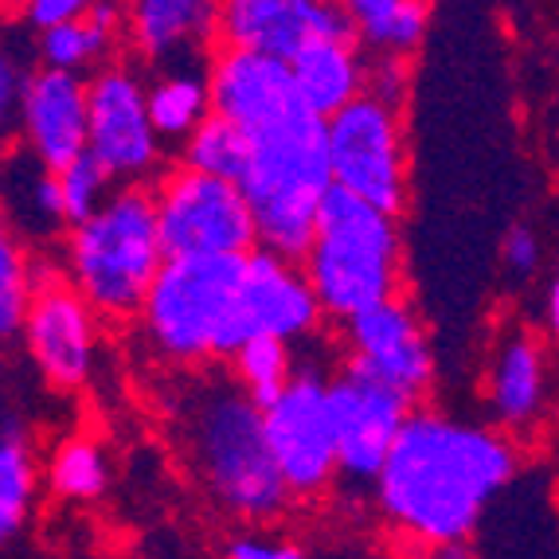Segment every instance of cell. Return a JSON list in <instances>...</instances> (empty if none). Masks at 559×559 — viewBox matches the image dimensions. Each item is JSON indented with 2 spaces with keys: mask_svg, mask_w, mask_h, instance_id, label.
I'll return each instance as SVG.
<instances>
[{
  "mask_svg": "<svg viewBox=\"0 0 559 559\" xmlns=\"http://www.w3.org/2000/svg\"><path fill=\"white\" fill-rule=\"evenodd\" d=\"M548 400V356L532 333L516 329L497 341L485 372V403L501 430H528Z\"/></svg>",
  "mask_w": 559,
  "mask_h": 559,
  "instance_id": "d6986e66",
  "label": "cell"
},
{
  "mask_svg": "<svg viewBox=\"0 0 559 559\" xmlns=\"http://www.w3.org/2000/svg\"><path fill=\"white\" fill-rule=\"evenodd\" d=\"M329 157H333V185L392 215L407 207L411 165L403 110L372 94H360L356 103L329 118Z\"/></svg>",
  "mask_w": 559,
  "mask_h": 559,
  "instance_id": "ba28073f",
  "label": "cell"
},
{
  "mask_svg": "<svg viewBox=\"0 0 559 559\" xmlns=\"http://www.w3.org/2000/svg\"><path fill=\"white\" fill-rule=\"evenodd\" d=\"M321 321H329L325 306H321L318 289H313L298 259L274 254L266 247L247 254V274H242L239 309H235L231 329L235 353L251 336H282L289 345H298V341H309L318 333Z\"/></svg>",
  "mask_w": 559,
  "mask_h": 559,
  "instance_id": "4fadbf2b",
  "label": "cell"
},
{
  "mask_svg": "<svg viewBox=\"0 0 559 559\" xmlns=\"http://www.w3.org/2000/svg\"><path fill=\"white\" fill-rule=\"evenodd\" d=\"M121 36H126V0H98L86 16L39 32L36 51L44 67L94 75L103 63H110Z\"/></svg>",
  "mask_w": 559,
  "mask_h": 559,
  "instance_id": "44dd1931",
  "label": "cell"
},
{
  "mask_svg": "<svg viewBox=\"0 0 559 559\" xmlns=\"http://www.w3.org/2000/svg\"><path fill=\"white\" fill-rule=\"evenodd\" d=\"M407 86H411V71H407V56H376V63H368V91L380 103L403 110L407 103Z\"/></svg>",
  "mask_w": 559,
  "mask_h": 559,
  "instance_id": "4dcf8cb0",
  "label": "cell"
},
{
  "mask_svg": "<svg viewBox=\"0 0 559 559\" xmlns=\"http://www.w3.org/2000/svg\"><path fill=\"white\" fill-rule=\"evenodd\" d=\"M247 138L251 165L242 177V192L259 219L262 247L301 262L318 235L321 200L333 188L329 118L301 103Z\"/></svg>",
  "mask_w": 559,
  "mask_h": 559,
  "instance_id": "3957f363",
  "label": "cell"
},
{
  "mask_svg": "<svg viewBox=\"0 0 559 559\" xmlns=\"http://www.w3.org/2000/svg\"><path fill=\"white\" fill-rule=\"evenodd\" d=\"M329 321H341L400 298L403 242L400 215L383 212L333 185L321 200L318 235L301 259Z\"/></svg>",
  "mask_w": 559,
  "mask_h": 559,
  "instance_id": "5b68a950",
  "label": "cell"
},
{
  "mask_svg": "<svg viewBox=\"0 0 559 559\" xmlns=\"http://www.w3.org/2000/svg\"><path fill=\"white\" fill-rule=\"evenodd\" d=\"M219 0H126V39L145 63L188 67L215 39Z\"/></svg>",
  "mask_w": 559,
  "mask_h": 559,
  "instance_id": "ac0fdd59",
  "label": "cell"
},
{
  "mask_svg": "<svg viewBox=\"0 0 559 559\" xmlns=\"http://www.w3.org/2000/svg\"><path fill=\"white\" fill-rule=\"evenodd\" d=\"M165 400L173 447L207 501L239 524H274L289 509L286 477L266 435V411L227 372L180 368Z\"/></svg>",
  "mask_w": 559,
  "mask_h": 559,
  "instance_id": "7a4b0ae2",
  "label": "cell"
},
{
  "mask_svg": "<svg viewBox=\"0 0 559 559\" xmlns=\"http://www.w3.org/2000/svg\"><path fill=\"white\" fill-rule=\"evenodd\" d=\"M544 318H548L551 341L559 345V271H556V278H551V286H548V301H544Z\"/></svg>",
  "mask_w": 559,
  "mask_h": 559,
  "instance_id": "836d02e7",
  "label": "cell"
},
{
  "mask_svg": "<svg viewBox=\"0 0 559 559\" xmlns=\"http://www.w3.org/2000/svg\"><path fill=\"white\" fill-rule=\"evenodd\" d=\"M180 160L200 168V173H212V177L242 185L247 165H251V138H247V130H239L235 121L212 114V118L180 145Z\"/></svg>",
  "mask_w": 559,
  "mask_h": 559,
  "instance_id": "484cf974",
  "label": "cell"
},
{
  "mask_svg": "<svg viewBox=\"0 0 559 559\" xmlns=\"http://www.w3.org/2000/svg\"><path fill=\"white\" fill-rule=\"evenodd\" d=\"M345 348L348 360L364 364L380 380L395 383L419 403L435 383V348L423 329V318L415 306L403 298H388L380 306L364 309L345 325Z\"/></svg>",
  "mask_w": 559,
  "mask_h": 559,
  "instance_id": "2e32d148",
  "label": "cell"
},
{
  "mask_svg": "<svg viewBox=\"0 0 559 559\" xmlns=\"http://www.w3.org/2000/svg\"><path fill=\"white\" fill-rule=\"evenodd\" d=\"M47 489L63 501H98L110 485V457L91 435H67L47 457Z\"/></svg>",
  "mask_w": 559,
  "mask_h": 559,
  "instance_id": "d4e9b609",
  "label": "cell"
},
{
  "mask_svg": "<svg viewBox=\"0 0 559 559\" xmlns=\"http://www.w3.org/2000/svg\"><path fill=\"white\" fill-rule=\"evenodd\" d=\"M114 185H118V180L106 173V165L94 157L91 150H86L79 160H71V165L59 173L67 227H75V224H83V219H91V215L106 204V197L114 192Z\"/></svg>",
  "mask_w": 559,
  "mask_h": 559,
  "instance_id": "f1b7e54d",
  "label": "cell"
},
{
  "mask_svg": "<svg viewBox=\"0 0 559 559\" xmlns=\"http://www.w3.org/2000/svg\"><path fill=\"white\" fill-rule=\"evenodd\" d=\"M20 141L32 160L63 173L71 160L91 150V86L86 75L59 67H32L16 118Z\"/></svg>",
  "mask_w": 559,
  "mask_h": 559,
  "instance_id": "9a60e30c",
  "label": "cell"
},
{
  "mask_svg": "<svg viewBox=\"0 0 559 559\" xmlns=\"http://www.w3.org/2000/svg\"><path fill=\"white\" fill-rule=\"evenodd\" d=\"M353 36L341 0H219L215 4V39L219 47H242L274 59H294L309 39Z\"/></svg>",
  "mask_w": 559,
  "mask_h": 559,
  "instance_id": "5bb4252c",
  "label": "cell"
},
{
  "mask_svg": "<svg viewBox=\"0 0 559 559\" xmlns=\"http://www.w3.org/2000/svg\"><path fill=\"white\" fill-rule=\"evenodd\" d=\"M501 262L513 278H532L536 266H540V239H536V231L524 224L509 227L501 239Z\"/></svg>",
  "mask_w": 559,
  "mask_h": 559,
  "instance_id": "1f68e13d",
  "label": "cell"
},
{
  "mask_svg": "<svg viewBox=\"0 0 559 559\" xmlns=\"http://www.w3.org/2000/svg\"><path fill=\"white\" fill-rule=\"evenodd\" d=\"M98 309L79 294L67 271L36 259V298L24 318V348L47 388L83 392L98 368Z\"/></svg>",
  "mask_w": 559,
  "mask_h": 559,
  "instance_id": "30bf717a",
  "label": "cell"
},
{
  "mask_svg": "<svg viewBox=\"0 0 559 559\" xmlns=\"http://www.w3.org/2000/svg\"><path fill=\"white\" fill-rule=\"evenodd\" d=\"M224 559H306V551L298 544L282 540L278 532H266L262 524H247L227 540Z\"/></svg>",
  "mask_w": 559,
  "mask_h": 559,
  "instance_id": "f546056e",
  "label": "cell"
},
{
  "mask_svg": "<svg viewBox=\"0 0 559 559\" xmlns=\"http://www.w3.org/2000/svg\"><path fill=\"white\" fill-rule=\"evenodd\" d=\"M150 114L153 126L165 141L185 145L192 133L212 118V86H207V71H192V67H168L150 83Z\"/></svg>",
  "mask_w": 559,
  "mask_h": 559,
  "instance_id": "7402d4cb",
  "label": "cell"
},
{
  "mask_svg": "<svg viewBox=\"0 0 559 559\" xmlns=\"http://www.w3.org/2000/svg\"><path fill=\"white\" fill-rule=\"evenodd\" d=\"M227 368H231V376L242 383V392H251L262 407L278 400V395L286 392V383L298 376L294 348H289V341H282V336H251V341L227 360Z\"/></svg>",
  "mask_w": 559,
  "mask_h": 559,
  "instance_id": "4316f807",
  "label": "cell"
},
{
  "mask_svg": "<svg viewBox=\"0 0 559 559\" xmlns=\"http://www.w3.org/2000/svg\"><path fill=\"white\" fill-rule=\"evenodd\" d=\"M427 559H474V551H469L466 540H454V544H435V548H427Z\"/></svg>",
  "mask_w": 559,
  "mask_h": 559,
  "instance_id": "e575fe53",
  "label": "cell"
},
{
  "mask_svg": "<svg viewBox=\"0 0 559 559\" xmlns=\"http://www.w3.org/2000/svg\"><path fill=\"white\" fill-rule=\"evenodd\" d=\"M32 298H36V259L12 239V231H4L0 239V333L9 341L24 333Z\"/></svg>",
  "mask_w": 559,
  "mask_h": 559,
  "instance_id": "83f0119b",
  "label": "cell"
},
{
  "mask_svg": "<svg viewBox=\"0 0 559 559\" xmlns=\"http://www.w3.org/2000/svg\"><path fill=\"white\" fill-rule=\"evenodd\" d=\"M289 71H294V83L309 110H318L321 118L341 114L368 91V59H364V44L353 36L309 39L298 56L289 59Z\"/></svg>",
  "mask_w": 559,
  "mask_h": 559,
  "instance_id": "ffe728a7",
  "label": "cell"
},
{
  "mask_svg": "<svg viewBox=\"0 0 559 559\" xmlns=\"http://www.w3.org/2000/svg\"><path fill=\"white\" fill-rule=\"evenodd\" d=\"M207 86H212V114L235 121L247 133L271 126L306 103L286 59L242 51V47H212Z\"/></svg>",
  "mask_w": 559,
  "mask_h": 559,
  "instance_id": "e0dca14e",
  "label": "cell"
},
{
  "mask_svg": "<svg viewBox=\"0 0 559 559\" xmlns=\"http://www.w3.org/2000/svg\"><path fill=\"white\" fill-rule=\"evenodd\" d=\"M353 32L376 56H411L427 36V4L415 0H341Z\"/></svg>",
  "mask_w": 559,
  "mask_h": 559,
  "instance_id": "cb8c5ba5",
  "label": "cell"
},
{
  "mask_svg": "<svg viewBox=\"0 0 559 559\" xmlns=\"http://www.w3.org/2000/svg\"><path fill=\"white\" fill-rule=\"evenodd\" d=\"M168 251L150 185H118L106 204L67 231L63 271L103 318L141 313Z\"/></svg>",
  "mask_w": 559,
  "mask_h": 559,
  "instance_id": "277c9868",
  "label": "cell"
},
{
  "mask_svg": "<svg viewBox=\"0 0 559 559\" xmlns=\"http://www.w3.org/2000/svg\"><path fill=\"white\" fill-rule=\"evenodd\" d=\"M160 239L168 254H254L259 219L242 185L192 165H173L153 185Z\"/></svg>",
  "mask_w": 559,
  "mask_h": 559,
  "instance_id": "52a82bcc",
  "label": "cell"
},
{
  "mask_svg": "<svg viewBox=\"0 0 559 559\" xmlns=\"http://www.w3.org/2000/svg\"><path fill=\"white\" fill-rule=\"evenodd\" d=\"M329 403H333L336 423L341 481L376 485L403 423L411 419V411L419 403L348 356L341 364V372L329 376Z\"/></svg>",
  "mask_w": 559,
  "mask_h": 559,
  "instance_id": "8fae6325",
  "label": "cell"
},
{
  "mask_svg": "<svg viewBox=\"0 0 559 559\" xmlns=\"http://www.w3.org/2000/svg\"><path fill=\"white\" fill-rule=\"evenodd\" d=\"M24 83H28V71H24L16 59H4V67H0V110H4V126H9V130H16Z\"/></svg>",
  "mask_w": 559,
  "mask_h": 559,
  "instance_id": "d6a6232c",
  "label": "cell"
},
{
  "mask_svg": "<svg viewBox=\"0 0 559 559\" xmlns=\"http://www.w3.org/2000/svg\"><path fill=\"white\" fill-rule=\"evenodd\" d=\"M266 435L278 457L294 501H318L341 481L336 423L329 403V380L309 364L286 383V392L266 403Z\"/></svg>",
  "mask_w": 559,
  "mask_h": 559,
  "instance_id": "9c48e42d",
  "label": "cell"
},
{
  "mask_svg": "<svg viewBox=\"0 0 559 559\" xmlns=\"http://www.w3.org/2000/svg\"><path fill=\"white\" fill-rule=\"evenodd\" d=\"M39 466L32 454L28 427L16 415H4L0 427V540H12L24 532L36 504Z\"/></svg>",
  "mask_w": 559,
  "mask_h": 559,
  "instance_id": "603a6c76",
  "label": "cell"
},
{
  "mask_svg": "<svg viewBox=\"0 0 559 559\" xmlns=\"http://www.w3.org/2000/svg\"><path fill=\"white\" fill-rule=\"evenodd\" d=\"M86 86H91V153L118 185L150 180L165 157V138L150 114V83L138 75V67L110 59L94 75H86Z\"/></svg>",
  "mask_w": 559,
  "mask_h": 559,
  "instance_id": "7c38bea8",
  "label": "cell"
},
{
  "mask_svg": "<svg viewBox=\"0 0 559 559\" xmlns=\"http://www.w3.org/2000/svg\"><path fill=\"white\" fill-rule=\"evenodd\" d=\"M516 477L509 430L415 407L376 477V504L403 540H469L493 497Z\"/></svg>",
  "mask_w": 559,
  "mask_h": 559,
  "instance_id": "6da1fadb",
  "label": "cell"
},
{
  "mask_svg": "<svg viewBox=\"0 0 559 559\" xmlns=\"http://www.w3.org/2000/svg\"><path fill=\"white\" fill-rule=\"evenodd\" d=\"M415 4H435V0H415Z\"/></svg>",
  "mask_w": 559,
  "mask_h": 559,
  "instance_id": "d590c367",
  "label": "cell"
},
{
  "mask_svg": "<svg viewBox=\"0 0 559 559\" xmlns=\"http://www.w3.org/2000/svg\"><path fill=\"white\" fill-rule=\"evenodd\" d=\"M247 254H168L138 321L150 348L173 368L231 360Z\"/></svg>",
  "mask_w": 559,
  "mask_h": 559,
  "instance_id": "8992f818",
  "label": "cell"
}]
</instances>
